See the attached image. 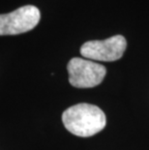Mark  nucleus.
Returning a JSON list of instances; mask_svg holds the SVG:
<instances>
[{"label":"nucleus","instance_id":"f03ea898","mask_svg":"<svg viewBox=\"0 0 149 150\" xmlns=\"http://www.w3.org/2000/svg\"><path fill=\"white\" fill-rule=\"evenodd\" d=\"M67 70L70 84L77 88H91L99 85L107 73L105 66L80 57L70 60Z\"/></svg>","mask_w":149,"mask_h":150},{"label":"nucleus","instance_id":"7ed1b4c3","mask_svg":"<svg viewBox=\"0 0 149 150\" xmlns=\"http://www.w3.org/2000/svg\"><path fill=\"white\" fill-rule=\"evenodd\" d=\"M41 14L33 5H26L9 14L0 15V36L18 35L32 30L39 23Z\"/></svg>","mask_w":149,"mask_h":150},{"label":"nucleus","instance_id":"f257e3e1","mask_svg":"<svg viewBox=\"0 0 149 150\" xmlns=\"http://www.w3.org/2000/svg\"><path fill=\"white\" fill-rule=\"evenodd\" d=\"M65 128L73 135L87 138L101 132L106 126V115L97 106L77 104L67 108L62 114Z\"/></svg>","mask_w":149,"mask_h":150},{"label":"nucleus","instance_id":"20e7f679","mask_svg":"<svg viewBox=\"0 0 149 150\" xmlns=\"http://www.w3.org/2000/svg\"><path fill=\"white\" fill-rule=\"evenodd\" d=\"M127 47L126 39L115 35L102 41H89L81 47V54L87 59L96 61H116L120 59Z\"/></svg>","mask_w":149,"mask_h":150}]
</instances>
